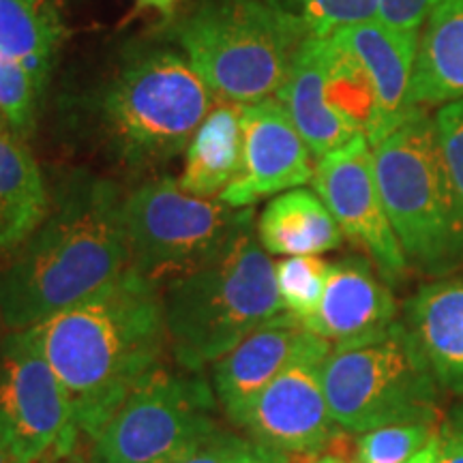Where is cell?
Returning a JSON list of instances; mask_svg holds the SVG:
<instances>
[{"label": "cell", "instance_id": "6da1fadb", "mask_svg": "<svg viewBox=\"0 0 463 463\" xmlns=\"http://www.w3.org/2000/svg\"><path fill=\"white\" fill-rule=\"evenodd\" d=\"M33 333L65 386L75 430L90 438L161 369L170 344L159 288L129 266L82 303L37 324Z\"/></svg>", "mask_w": 463, "mask_h": 463}, {"label": "cell", "instance_id": "7a4b0ae2", "mask_svg": "<svg viewBox=\"0 0 463 463\" xmlns=\"http://www.w3.org/2000/svg\"><path fill=\"white\" fill-rule=\"evenodd\" d=\"M125 198L108 178L73 174L37 232L0 269V311L26 331L112 283L129 266Z\"/></svg>", "mask_w": 463, "mask_h": 463}, {"label": "cell", "instance_id": "3957f363", "mask_svg": "<svg viewBox=\"0 0 463 463\" xmlns=\"http://www.w3.org/2000/svg\"><path fill=\"white\" fill-rule=\"evenodd\" d=\"M161 298L174 358L187 372L217 363L283 314L275 264L260 245L253 213L215 258L167 283Z\"/></svg>", "mask_w": 463, "mask_h": 463}, {"label": "cell", "instance_id": "277c9868", "mask_svg": "<svg viewBox=\"0 0 463 463\" xmlns=\"http://www.w3.org/2000/svg\"><path fill=\"white\" fill-rule=\"evenodd\" d=\"M164 33L219 99L236 106L277 97L300 45L314 37L270 0H200L170 17Z\"/></svg>", "mask_w": 463, "mask_h": 463}, {"label": "cell", "instance_id": "5b68a950", "mask_svg": "<svg viewBox=\"0 0 463 463\" xmlns=\"http://www.w3.org/2000/svg\"><path fill=\"white\" fill-rule=\"evenodd\" d=\"M215 99L183 52L136 50L106 89L103 125L127 164H165L187 150Z\"/></svg>", "mask_w": 463, "mask_h": 463}, {"label": "cell", "instance_id": "8992f818", "mask_svg": "<svg viewBox=\"0 0 463 463\" xmlns=\"http://www.w3.org/2000/svg\"><path fill=\"white\" fill-rule=\"evenodd\" d=\"M373 172L405 256L447 262L463 249V211L439 146L436 118L420 108L372 146Z\"/></svg>", "mask_w": 463, "mask_h": 463}, {"label": "cell", "instance_id": "52a82bcc", "mask_svg": "<svg viewBox=\"0 0 463 463\" xmlns=\"http://www.w3.org/2000/svg\"><path fill=\"white\" fill-rule=\"evenodd\" d=\"M324 392L341 430L367 433L397 422H433L436 375L403 324L350 345L324 363Z\"/></svg>", "mask_w": 463, "mask_h": 463}, {"label": "cell", "instance_id": "ba28073f", "mask_svg": "<svg viewBox=\"0 0 463 463\" xmlns=\"http://www.w3.org/2000/svg\"><path fill=\"white\" fill-rule=\"evenodd\" d=\"M251 213L189 195L172 176L144 183L123 204L129 269L167 286L215 258Z\"/></svg>", "mask_w": 463, "mask_h": 463}, {"label": "cell", "instance_id": "9c48e42d", "mask_svg": "<svg viewBox=\"0 0 463 463\" xmlns=\"http://www.w3.org/2000/svg\"><path fill=\"white\" fill-rule=\"evenodd\" d=\"M215 392L200 378L157 369L92 436L95 463H174L217 430Z\"/></svg>", "mask_w": 463, "mask_h": 463}, {"label": "cell", "instance_id": "30bf717a", "mask_svg": "<svg viewBox=\"0 0 463 463\" xmlns=\"http://www.w3.org/2000/svg\"><path fill=\"white\" fill-rule=\"evenodd\" d=\"M78 436L71 402L33 328L11 331L0 347V444L14 463L61 459Z\"/></svg>", "mask_w": 463, "mask_h": 463}, {"label": "cell", "instance_id": "8fae6325", "mask_svg": "<svg viewBox=\"0 0 463 463\" xmlns=\"http://www.w3.org/2000/svg\"><path fill=\"white\" fill-rule=\"evenodd\" d=\"M333 345L314 335L305 350L256 397L241 425L253 442L286 455L324 449L335 433L324 392V363Z\"/></svg>", "mask_w": 463, "mask_h": 463}, {"label": "cell", "instance_id": "7c38bea8", "mask_svg": "<svg viewBox=\"0 0 463 463\" xmlns=\"http://www.w3.org/2000/svg\"><path fill=\"white\" fill-rule=\"evenodd\" d=\"M314 191L350 241L361 245L386 277L405 270V251L399 242L373 172L372 144L364 136L317 159Z\"/></svg>", "mask_w": 463, "mask_h": 463}, {"label": "cell", "instance_id": "4fadbf2b", "mask_svg": "<svg viewBox=\"0 0 463 463\" xmlns=\"http://www.w3.org/2000/svg\"><path fill=\"white\" fill-rule=\"evenodd\" d=\"M241 170L219 200L232 208H251L262 198L314 181V155L277 97L241 106Z\"/></svg>", "mask_w": 463, "mask_h": 463}, {"label": "cell", "instance_id": "5bb4252c", "mask_svg": "<svg viewBox=\"0 0 463 463\" xmlns=\"http://www.w3.org/2000/svg\"><path fill=\"white\" fill-rule=\"evenodd\" d=\"M314 333L288 311L256 328L213 367V392L225 416L241 425L256 397L297 358Z\"/></svg>", "mask_w": 463, "mask_h": 463}, {"label": "cell", "instance_id": "9a60e30c", "mask_svg": "<svg viewBox=\"0 0 463 463\" xmlns=\"http://www.w3.org/2000/svg\"><path fill=\"white\" fill-rule=\"evenodd\" d=\"M331 37L350 50L372 78L380 108V125L373 140L378 144L416 112L410 103V89L420 43L419 31H402L373 17L339 28Z\"/></svg>", "mask_w": 463, "mask_h": 463}, {"label": "cell", "instance_id": "2e32d148", "mask_svg": "<svg viewBox=\"0 0 463 463\" xmlns=\"http://www.w3.org/2000/svg\"><path fill=\"white\" fill-rule=\"evenodd\" d=\"M395 300L389 288L361 260L331 264L320 307L305 322L307 331L333 347L372 337L395 322Z\"/></svg>", "mask_w": 463, "mask_h": 463}, {"label": "cell", "instance_id": "e0dca14e", "mask_svg": "<svg viewBox=\"0 0 463 463\" xmlns=\"http://www.w3.org/2000/svg\"><path fill=\"white\" fill-rule=\"evenodd\" d=\"M328 39L309 37L300 45L277 99L288 109L316 159L333 153L358 133L339 118L326 97Z\"/></svg>", "mask_w": 463, "mask_h": 463}, {"label": "cell", "instance_id": "ac0fdd59", "mask_svg": "<svg viewBox=\"0 0 463 463\" xmlns=\"http://www.w3.org/2000/svg\"><path fill=\"white\" fill-rule=\"evenodd\" d=\"M408 314L438 384L463 395V277L420 288Z\"/></svg>", "mask_w": 463, "mask_h": 463}, {"label": "cell", "instance_id": "d6986e66", "mask_svg": "<svg viewBox=\"0 0 463 463\" xmlns=\"http://www.w3.org/2000/svg\"><path fill=\"white\" fill-rule=\"evenodd\" d=\"M52 200L33 153L0 123V256L20 249L45 222Z\"/></svg>", "mask_w": 463, "mask_h": 463}, {"label": "cell", "instance_id": "ffe728a7", "mask_svg": "<svg viewBox=\"0 0 463 463\" xmlns=\"http://www.w3.org/2000/svg\"><path fill=\"white\" fill-rule=\"evenodd\" d=\"M258 241L269 256H320L344 241L320 195L309 189H289L266 204L256 225Z\"/></svg>", "mask_w": 463, "mask_h": 463}, {"label": "cell", "instance_id": "44dd1931", "mask_svg": "<svg viewBox=\"0 0 463 463\" xmlns=\"http://www.w3.org/2000/svg\"><path fill=\"white\" fill-rule=\"evenodd\" d=\"M463 97V0H438L427 15L416 54L410 103H449Z\"/></svg>", "mask_w": 463, "mask_h": 463}, {"label": "cell", "instance_id": "7402d4cb", "mask_svg": "<svg viewBox=\"0 0 463 463\" xmlns=\"http://www.w3.org/2000/svg\"><path fill=\"white\" fill-rule=\"evenodd\" d=\"M241 159V106L223 101L222 106L213 108L191 137L178 184L195 198H219L239 174Z\"/></svg>", "mask_w": 463, "mask_h": 463}, {"label": "cell", "instance_id": "603a6c76", "mask_svg": "<svg viewBox=\"0 0 463 463\" xmlns=\"http://www.w3.org/2000/svg\"><path fill=\"white\" fill-rule=\"evenodd\" d=\"M62 33L56 0H0V54L20 62L42 90L54 69Z\"/></svg>", "mask_w": 463, "mask_h": 463}, {"label": "cell", "instance_id": "cb8c5ba5", "mask_svg": "<svg viewBox=\"0 0 463 463\" xmlns=\"http://www.w3.org/2000/svg\"><path fill=\"white\" fill-rule=\"evenodd\" d=\"M328 39L326 97L331 108L358 136L373 144L380 125L378 95L361 61L333 37Z\"/></svg>", "mask_w": 463, "mask_h": 463}, {"label": "cell", "instance_id": "d4e9b609", "mask_svg": "<svg viewBox=\"0 0 463 463\" xmlns=\"http://www.w3.org/2000/svg\"><path fill=\"white\" fill-rule=\"evenodd\" d=\"M283 311L307 322L320 307L331 264L317 256H294L275 264Z\"/></svg>", "mask_w": 463, "mask_h": 463}, {"label": "cell", "instance_id": "484cf974", "mask_svg": "<svg viewBox=\"0 0 463 463\" xmlns=\"http://www.w3.org/2000/svg\"><path fill=\"white\" fill-rule=\"evenodd\" d=\"M438 433L431 422H397L361 433L356 447L358 463H408L430 447Z\"/></svg>", "mask_w": 463, "mask_h": 463}, {"label": "cell", "instance_id": "4316f807", "mask_svg": "<svg viewBox=\"0 0 463 463\" xmlns=\"http://www.w3.org/2000/svg\"><path fill=\"white\" fill-rule=\"evenodd\" d=\"M42 89L20 62L0 54V118L17 136L33 133Z\"/></svg>", "mask_w": 463, "mask_h": 463}, {"label": "cell", "instance_id": "83f0119b", "mask_svg": "<svg viewBox=\"0 0 463 463\" xmlns=\"http://www.w3.org/2000/svg\"><path fill=\"white\" fill-rule=\"evenodd\" d=\"M300 17L314 37H331L344 26L378 17V0H270Z\"/></svg>", "mask_w": 463, "mask_h": 463}, {"label": "cell", "instance_id": "f1b7e54d", "mask_svg": "<svg viewBox=\"0 0 463 463\" xmlns=\"http://www.w3.org/2000/svg\"><path fill=\"white\" fill-rule=\"evenodd\" d=\"M436 127L450 181L463 211V97L444 103L436 114Z\"/></svg>", "mask_w": 463, "mask_h": 463}, {"label": "cell", "instance_id": "f546056e", "mask_svg": "<svg viewBox=\"0 0 463 463\" xmlns=\"http://www.w3.org/2000/svg\"><path fill=\"white\" fill-rule=\"evenodd\" d=\"M249 442L251 439H245L236 436L234 431H225L217 427V430L202 436L174 463H239Z\"/></svg>", "mask_w": 463, "mask_h": 463}, {"label": "cell", "instance_id": "4dcf8cb0", "mask_svg": "<svg viewBox=\"0 0 463 463\" xmlns=\"http://www.w3.org/2000/svg\"><path fill=\"white\" fill-rule=\"evenodd\" d=\"M438 0H378V20L402 31H419Z\"/></svg>", "mask_w": 463, "mask_h": 463}, {"label": "cell", "instance_id": "1f68e13d", "mask_svg": "<svg viewBox=\"0 0 463 463\" xmlns=\"http://www.w3.org/2000/svg\"><path fill=\"white\" fill-rule=\"evenodd\" d=\"M436 463H463V408L457 410L439 430Z\"/></svg>", "mask_w": 463, "mask_h": 463}, {"label": "cell", "instance_id": "d6a6232c", "mask_svg": "<svg viewBox=\"0 0 463 463\" xmlns=\"http://www.w3.org/2000/svg\"><path fill=\"white\" fill-rule=\"evenodd\" d=\"M239 463H289L288 455L281 453V450L264 447L260 442H249V447L242 457L239 459Z\"/></svg>", "mask_w": 463, "mask_h": 463}, {"label": "cell", "instance_id": "836d02e7", "mask_svg": "<svg viewBox=\"0 0 463 463\" xmlns=\"http://www.w3.org/2000/svg\"><path fill=\"white\" fill-rule=\"evenodd\" d=\"M178 3H181V0H137V5H142V7L146 9H157L159 14L165 17H174Z\"/></svg>", "mask_w": 463, "mask_h": 463}, {"label": "cell", "instance_id": "e575fe53", "mask_svg": "<svg viewBox=\"0 0 463 463\" xmlns=\"http://www.w3.org/2000/svg\"><path fill=\"white\" fill-rule=\"evenodd\" d=\"M438 450H439V433L431 439L430 447L422 449L419 455L412 457L408 463H436L438 461Z\"/></svg>", "mask_w": 463, "mask_h": 463}, {"label": "cell", "instance_id": "d590c367", "mask_svg": "<svg viewBox=\"0 0 463 463\" xmlns=\"http://www.w3.org/2000/svg\"><path fill=\"white\" fill-rule=\"evenodd\" d=\"M316 463H352V461H347V459H344V457H339V455H324Z\"/></svg>", "mask_w": 463, "mask_h": 463}, {"label": "cell", "instance_id": "8d00e7d4", "mask_svg": "<svg viewBox=\"0 0 463 463\" xmlns=\"http://www.w3.org/2000/svg\"><path fill=\"white\" fill-rule=\"evenodd\" d=\"M11 331L7 328V324H5V317H3V311H0V347H3V341L7 337Z\"/></svg>", "mask_w": 463, "mask_h": 463}, {"label": "cell", "instance_id": "74e56055", "mask_svg": "<svg viewBox=\"0 0 463 463\" xmlns=\"http://www.w3.org/2000/svg\"><path fill=\"white\" fill-rule=\"evenodd\" d=\"M0 463H14V461H11V457H9L7 450H5L3 444H0Z\"/></svg>", "mask_w": 463, "mask_h": 463}, {"label": "cell", "instance_id": "f35d334b", "mask_svg": "<svg viewBox=\"0 0 463 463\" xmlns=\"http://www.w3.org/2000/svg\"><path fill=\"white\" fill-rule=\"evenodd\" d=\"M50 463H78V461H69V459H54V461H50Z\"/></svg>", "mask_w": 463, "mask_h": 463}]
</instances>
